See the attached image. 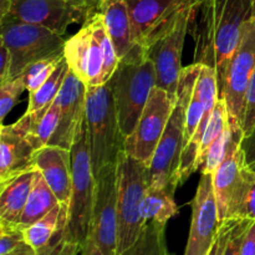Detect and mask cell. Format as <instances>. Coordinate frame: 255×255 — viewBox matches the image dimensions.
I'll return each mask as SVG.
<instances>
[{
    "label": "cell",
    "mask_w": 255,
    "mask_h": 255,
    "mask_svg": "<svg viewBox=\"0 0 255 255\" xmlns=\"http://www.w3.org/2000/svg\"><path fill=\"white\" fill-rule=\"evenodd\" d=\"M252 17V0H202L194 6L188 30L194 41L193 62L216 70L219 90Z\"/></svg>",
    "instance_id": "1"
},
{
    "label": "cell",
    "mask_w": 255,
    "mask_h": 255,
    "mask_svg": "<svg viewBox=\"0 0 255 255\" xmlns=\"http://www.w3.org/2000/svg\"><path fill=\"white\" fill-rule=\"evenodd\" d=\"M201 71V64L183 67L179 77L177 100L166 129L149 166L151 184L177 189L181 186V158L184 148L187 109Z\"/></svg>",
    "instance_id": "2"
},
{
    "label": "cell",
    "mask_w": 255,
    "mask_h": 255,
    "mask_svg": "<svg viewBox=\"0 0 255 255\" xmlns=\"http://www.w3.org/2000/svg\"><path fill=\"white\" fill-rule=\"evenodd\" d=\"M109 85L114 95L120 128L126 138L136 127L156 86L154 65L141 46L120 61Z\"/></svg>",
    "instance_id": "3"
},
{
    "label": "cell",
    "mask_w": 255,
    "mask_h": 255,
    "mask_svg": "<svg viewBox=\"0 0 255 255\" xmlns=\"http://www.w3.org/2000/svg\"><path fill=\"white\" fill-rule=\"evenodd\" d=\"M86 129L95 178L109 164H116L125 151V137L120 128L114 95L109 82L87 89Z\"/></svg>",
    "instance_id": "4"
},
{
    "label": "cell",
    "mask_w": 255,
    "mask_h": 255,
    "mask_svg": "<svg viewBox=\"0 0 255 255\" xmlns=\"http://www.w3.org/2000/svg\"><path fill=\"white\" fill-rule=\"evenodd\" d=\"M71 156L72 192L65 228V242L72 251L79 253L90 236L96 187L87 142L86 120L72 144Z\"/></svg>",
    "instance_id": "5"
},
{
    "label": "cell",
    "mask_w": 255,
    "mask_h": 255,
    "mask_svg": "<svg viewBox=\"0 0 255 255\" xmlns=\"http://www.w3.org/2000/svg\"><path fill=\"white\" fill-rule=\"evenodd\" d=\"M149 184V167L122 151L117 159L119 255L136 243L146 226L141 208Z\"/></svg>",
    "instance_id": "6"
},
{
    "label": "cell",
    "mask_w": 255,
    "mask_h": 255,
    "mask_svg": "<svg viewBox=\"0 0 255 255\" xmlns=\"http://www.w3.org/2000/svg\"><path fill=\"white\" fill-rule=\"evenodd\" d=\"M1 42L10 55L9 80L21 76L34 62L64 54L65 35L40 25L4 15L0 16Z\"/></svg>",
    "instance_id": "7"
},
{
    "label": "cell",
    "mask_w": 255,
    "mask_h": 255,
    "mask_svg": "<svg viewBox=\"0 0 255 255\" xmlns=\"http://www.w3.org/2000/svg\"><path fill=\"white\" fill-rule=\"evenodd\" d=\"M0 16L10 15L65 35L70 25L84 24L92 14L79 0H0Z\"/></svg>",
    "instance_id": "8"
},
{
    "label": "cell",
    "mask_w": 255,
    "mask_h": 255,
    "mask_svg": "<svg viewBox=\"0 0 255 255\" xmlns=\"http://www.w3.org/2000/svg\"><path fill=\"white\" fill-rule=\"evenodd\" d=\"M198 2H191L182 10L173 26L149 46L146 54L156 70V86L161 87L173 100H177L182 70V51L189 30L192 14Z\"/></svg>",
    "instance_id": "9"
},
{
    "label": "cell",
    "mask_w": 255,
    "mask_h": 255,
    "mask_svg": "<svg viewBox=\"0 0 255 255\" xmlns=\"http://www.w3.org/2000/svg\"><path fill=\"white\" fill-rule=\"evenodd\" d=\"M174 105L176 100L172 99L167 91L154 86L136 127L125 138V152L146 166H151Z\"/></svg>",
    "instance_id": "10"
},
{
    "label": "cell",
    "mask_w": 255,
    "mask_h": 255,
    "mask_svg": "<svg viewBox=\"0 0 255 255\" xmlns=\"http://www.w3.org/2000/svg\"><path fill=\"white\" fill-rule=\"evenodd\" d=\"M90 237L104 255H119L117 163L104 167L96 177Z\"/></svg>",
    "instance_id": "11"
},
{
    "label": "cell",
    "mask_w": 255,
    "mask_h": 255,
    "mask_svg": "<svg viewBox=\"0 0 255 255\" xmlns=\"http://www.w3.org/2000/svg\"><path fill=\"white\" fill-rule=\"evenodd\" d=\"M255 70V19L252 17L244 27L243 37L232 56L226 79L219 90V97L224 100L229 120L242 127L244 102L249 82Z\"/></svg>",
    "instance_id": "12"
},
{
    "label": "cell",
    "mask_w": 255,
    "mask_h": 255,
    "mask_svg": "<svg viewBox=\"0 0 255 255\" xmlns=\"http://www.w3.org/2000/svg\"><path fill=\"white\" fill-rule=\"evenodd\" d=\"M193 0H126L137 45L144 51L168 29Z\"/></svg>",
    "instance_id": "13"
},
{
    "label": "cell",
    "mask_w": 255,
    "mask_h": 255,
    "mask_svg": "<svg viewBox=\"0 0 255 255\" xmlns=\"http://www.w3.org/2000/svg\"><path fill=\"white\" fill-rule=\"evenodd\" d=\"M221 224L213 176L202 174L192 202V222L184 255H208L218 236Z\"/></svg>",
    "instance_id": "14"
},
{
    "label": "cell",
    "mask_w": 255,
    "mask_h": 255,
    "mask_svg": "<svg viewBox=\"0 0 255 255\" xmlns=\"http://www.w3.org/2000/svg\"><path fill=\"white\" fill-rule=\"evenodd\" d=\"M86 85L70 70L61 90L54 100L59 106L60 120L49 144L71 149L86 120Z\"/></svg>",
    "instance_id": "15"
},
{
    "label": "cell",
    "mask_w": 255,
    "mask_h": 255,
    "mask_svg": "<svg viewBox=\"0 0 255 255\" xmlns=\"http://www.w3.org/2000/svg\"><path fill=\"white\" fill-rule=\"evenodd\" d=\"M64 56L70 70L86 85L87 89L104 85V52L86 21L76 34L66 40Z\"/></svg>",
    "instance_id": "16"
},
{
    "label": "cell",
    "mask_w": 255,
    "mask_h": 255,
    "mask_svg": "<svg viewBox=\"0 0 255 255\" xmlns=\"http://www.w3.org/2000/svg\"><path fill=\"white\" fill-rule=\"evenodd\" d=\"M34 166L62 207L69 208L72 192L71 149L47 144L34 153Z\"/></svg>",
    "instance_id": "17"
},
{
    "label": "cell",
    "mask_w": 255,
    "mask_h": 255,
    "mask_svg": "<svg viewBox=\"0 0 255 255\" xmlns=\"http://www.w3.org/2000/svg\"><path fill=\"white\" fill-rule=\"evenodd\" d=\"M35 151L12 125L0 128V184L25 173L34 166Z\"/></svg>",
    "instance_id": "18"
},
{
    "label": "cell",
    "mask_w": 255,
    "mask_h": 255,
    "mask_svg": "<svg viewBox=\"0 0 255 255\" xmlns=\"http://www.w3.org/2000/svg\"><path fill=\"white\" fill-rule=\"evenodd\" d=\"M96 11L101 12L105 26L116 49L120 61L139 47L132 30L126 0H101Z\"/></svg>",
    "instance_id": "19"
},
{
    "label": "cell",
    "mask_w": 255,
    "mask_h": 255,
    "mask_svg": "<svg viewBox=\"0 0 255 255\" xmlns=\"http://www.w3.org/2000/svg\"><path fill=\"white\" fill-rule=\"evenodd\" d=\"M241 146L232 152L213 174V187L221 222L226 221L231 204L241 187L246 171Z\"/></svg>",
    "instance_id": "20"
},
{
    "label": "cell",
    "mask_w": 255,
    "mask_h": 255,
    "mask_svg": "<svg viewBox=\"0 0 255 255\" xmlns=\"http://www.w3.org/2000/svg\"><path fill=\"white\" fill-rule=\"evenodd\" d=\"M35 171H27L0 184V224H19L31 191Z\"/></svg>",
    "instance_id": "21"
},
{
    "label": "cell",
    "mask_w": 255,
    "mask_h": 255,
    "mask_svg": "<svg viewBox=\"0 0 255 255\" xmlns=\"http://www.w3.org/2000/svg\"><path fill=\"white\" fill-rule=\"evenodd\" d=\"M59 120L60 110L54 101L42 117L39 119L32 115L24 114L22 117L12 124V126L26 138L32 149L37 151L50 143L57 129Z\"/></svg>",
    "instance_id": "22"
},
{
    "label": "cell",
    "mask_w": 255,
    "mask_h": 255,
    "mask_svg": "<svg viewBox=\"0 0 255 255\" xmlns=\"http://www.w3.org/2000/svg\"><path fill=\"white\" fill-rule=\"evenodd\" d=\"M67 213H69L67 207L57 204L46 216L32 223L27 228L22 229L25 242L37 255L45 252L62 224L67 223Z\"/></svg>",
    "instance_id": "23"
},
{
    "label": "cell",
    "mask_w": 255,
    "mask_h": 255,
    "mask_svg": "<svg viewBox=\"0 0 255 255\" xmlns=\"http://www.w3.org/2000/svg\"><path fill=\"white\" fill-rule=\"evenodd\" d=\"M57 204L60 203L56 197H55L54 192L51 191V188L49 187L47 182L45 181L42 174L36 169L34 174L31 191H30L26 206H25L17 227L20 229L27 228L32 223L46 216Z\"/></svg>",
    "instance_id": "24"
},
{
    "label": "cell",
    "mask_w": 255,
    "mask_h": 255,
    "mask_svg": "<svg viewBox=\"0 0 255 255\" xmlns=\"http://www.w3.org/2000/svg\"><path fill=\"white\" fill-rule=\"evenodd\" d=\"M176 189L167 186L149 184L142 202V217L146 222H158L167 226V222L178 213L174 202Z\"/></svg>",
    "instance_id": "25"
},
{
    "label": "cell",
    "mask_w": 255,
    "mask_h": 255,
    "mask_svg": "<svg viewBox=\"0 0 255 255\" xmlns=\"http://www.w3.org/2000/svg\"><path fill=\"white\" fill-rule=\"evenodd\" d=\"M69 72L70 67L67 65L66 59L64 57V60L60 62L59 66L52 72L51 76L42 84V86L35 92H32V94H29V104H27V109L25 114L30 115L35 114V112L45 114L50 109L54 100L56 99L57 94L61 90Z\"/></svg>",
    "instance_id": "26"
},
{
    "label": "cell",
    "mask_w": 255,
    "mask_h": 255,
    "mask_svg": "<svg viewBox=\"0 0 255 255\" xmlns=\"http://www.w3.org/2000/svg\"><path fill=\"white\" fill-rule=\"evenodd\" d=\"M227 219L255 222V172L246 167L243 181L231 204Z\"/></svg>",
    "instance_id": "27"
},
{
    "label": "cell",
    "mask_w": 255,
    "mask_h": 255,
    "mask_svg": "<svg viewBox=\"0 0 255 255\" xmlns=\"http://www.w3.org/2000/svg\"><path fill=\"white\" fill-rule=\"evenodd\" d=\"M166 226L158 222H147L136 243L121 255H161L167 248Z\"/></svg>",
    "instance_id": "28"
},
{
    "label": "cell",
    "mask_w": 255,
    "mask_h": 255,
    "mask_svg": "<svg viewBox=\"0 0 255 255\" xmlns=\"http://www.w3.org/2000/svg\"><path fill=\"white\" fill-rule=\"evenodd\" d=\"M228 124L229 115L228 110H227V105L226 102H224V100L219 97L218 101H217L216 107H214L213 114H212L211 116V120H209L208 125H207L203 138H202L201 147H199L198 169L201 168L202 164H203L204 158H206L207 153H208L209 148H211V146L213 144V142L218 138L219 134L224 131V128H226Z\"/></svg>",
    "instance_id": "29"
},
{
    "label": "cell",
    "mask_w": 255,
    "mask_h": 255,
    "mask_svg": "<svg viewBox=\"0 0 255 255\" xmlns=\"http://www.w3.org/2000/svg\"><path fill=\"white\" fill-rule=\"evenodd\" d=\"M64 54L55 55V56L46 57V59L39 60L30 65L25 72L22 74L26 85V90L29 94L36 91L37 89L42 86L45 81L52 75V72L56 70L60 62L64 60Z\"/></svg>",
    "instance_id": "30"
},
{
    "label": "cell",
    "mask_w": 255,
    "mask_h": 255,
    "mask_svg": "<svg viewBox=\"0 0 255 255\" xmlns=\"http://www.w3.org/2000/svg\"><path fill=\"white\" fill-rule=\"evenodd\" d=\"M204 109H206V94L202 87V85L197 79L196 86H194L193 95H192L191 102L187 109V121H186V131H184V147L188 144L192 137L196 133L199 124L203 117ZM184 149V148H183Z\"/></svg>",
    "instance_id": "31"
},
{
    "label": "cell",
    "mask_w": 255,
    "mask_h": 255,
    "mask_svg": "<svg viewBox=\"0 0 255 255\" xmlns=\"http://www.w3.org/2000/svg\"><path fill=\"white\" fill-rule=\"evenodd\" d=\"M26 90L24 76L9 80L0 84V121L4 122L12 107L16 105L19 96Z\"/></svg>",
    "instance_id": "32"
},
{
    "label": "cell",
    "mask_w": 255,
    "mask_h": 255,
    "mask_svg": "<svg viewBox=\"0 0 255 255\" xmlns=\"http://www.w3.org/2000/svg\"><path fill=\"white\" fill-rule=\"evenodd\" d=\"M22 229L17 226L0 224V255H7L27 248Z\"/></svg>",
    "instance_id": "33"
},
{
    "label": "cell",
    "mask_w": 255,
    "mask_h": 255,
    "mask_svg": "<svg viewBox=\"0 0 255 255\" xmlns=\"http://www.w3.org/2000/svg\"><path fill=\"white\" fill-rule=\"evenodd\" d=\"M252 223H253V221H248V219H237L223 255H241L242 243H243L244 237H246Z\"/></svg>",
    "instance_id": "34"
},
{
    "label": "cell",
    "mask_w": 255,
    "mask_h": 255,
    "mask_svg": "<svg viewBox=\"0 0 255 255\" xmlns=\"http://www.w3.org/2000/svg\"><path fill=\"white\" fill-rule=\"evenodd\" d=\"M255 126V70L249 82L244 102V116L242 122L243 136H248Z\"/></svg>",
    "instance_id": "35"
},
{
    "label": "cell",
    "mask_w": 255,
    "mask_h": 255,
    "mask_svg": "<svg viewBox=\"0 0 255 255\" xmlns=\"http://www.w3.org/2000/svg\"><path fill=\"white\" fill-rule=\"evenodd\" d=\"M236 221L237 219H226V221L222 222L221 227H219L218 236H217L216 242H214L213 247L209 251L208 255H223V252L226 249L227 243H228L231 232L233 229Z\"/></svg>",
    "instance_id": "36"
},
{
    "label": "cell",
    "mask_w": 255,
    "mask_h": 255,
    "mask_svg": "<svg viewBox=\"0 0 255 255\" xmlns=\"http://www.w3.org/2000/svg\"><path fill=\"white\" fill-rule=\"evenodd\" d=\"M241 148L243 152L246 166L255 172V126L248 136H243Z\"/></svg>",
    "instance_id": "37"
},
{
    "label": "cell",
    "mask_w": 255,
    "mask_h": 255,
    "mask_svg": "<svg viewBox=\"0 0 255 255\" xmlns=\"http://www.w3.org/2000/svg\"><path fill=\"white\" fill-rule=\"evenodd\" d=\"M10 70V55L6 46L1 42L0 46V84L9 81Z\"/></svg>",
    "instance_id": "38"
},
{
    "label": "cell",
    "mask_w": 255,
    "mask_h": 255,
    "mask_svg": "<svg viewBox=\"0 0 255 255\" xmlns=\"http://www.w3.org/2000/svg\"><path fill=\"white\" fill-rule=\"evenodd\" d=\"M241 255H255V222L252 223L243 239Z\"/></svg>",
    "instance_id": "39"
},
{
    "label": "cell",
    "mask_w": 255,
    "mask_h": 255,
    "mask_svg": "<svg viewBox=\"0 0 255 255\" xmlns=\"http://www.w3.org/2000/svg\"><path fill=\"white\" fill-rule=\"evenodd\" d=\"M81 255H104L102 252L100 251L99 247L96 246V243L94 242V239L89 236L86 243L84 244L81 249Z\"/></svg>",
    "instance_id": "40"
},
{
    "label": "cell",
    "mask_w": 255,
    "mask_h": 255,
    "mask_svg": "<svg viewBox=\"0 0 255 255\" xmlns=\"http://www.w3.org/2000/svg\"><path fill=\"white\" fill-rule=\"evenodd\" d=\"M79 1L81 2V4H84L87 9H90L92 12H94L97 10V7H99V4L101 0H79Z\"/></svg>",
    "instance_id": "41"
},
{
    "label": "cell",
    "mask_w": 255,
    "mask_h": 255,
    "mask_svg": "<svg viewBox=\"0 0 255 255\" xmlns=\"http://www.w3.org/2000/svg\"><path fill=\"white\" fill-rule=\"evenodd\" d=\"M252 7H253V17L255 19V0H252Z\"/></svg>",
    "instance_id": "42"
},
{
    "label": "cell",
    "mask_w": 255,
    "mask_h": 255,
    "mask_svg": "<svg viewBox=\"0 0 255 255\" xmlns=\"http://www.w3.org/2000/svg\"><path fill=\"white\" fill-rule=\"evenodd\" d=\"M161 255H169V253H168V249H164V251L163 252H162V254Z\"/></svg>",
    "instance_id": "43"
},
{
    "label": "cell",
    "mask_w": 255,
    "mask_h": 255,
    "mask_svg": "<svg viewBox=\"0 0 255 255\" xmlns=\"http://www.w3.org/2000/svg\"><path fill=\"white\" fill-rule=\"evenodd\" d=\"M26 255H37V254L35 253V252H31V253H29V254H26Z\"/></svg>",
    "instance_id": "44"
},
{
    "label": "cell",
    "mask_w": 255,
    "mask_h": 255,
    "mask_svg": "<svg viewBox=\"0 0 255 255\" xmlns=\"http://www.w3.org/2000/svg\"><path fill=\"white\" fill-rule=\"evenodd\" d=\"M193 1H196V2H201L202 0H193Z\"/></svg>",
    "instance_id": "45"
}]
</instances>
